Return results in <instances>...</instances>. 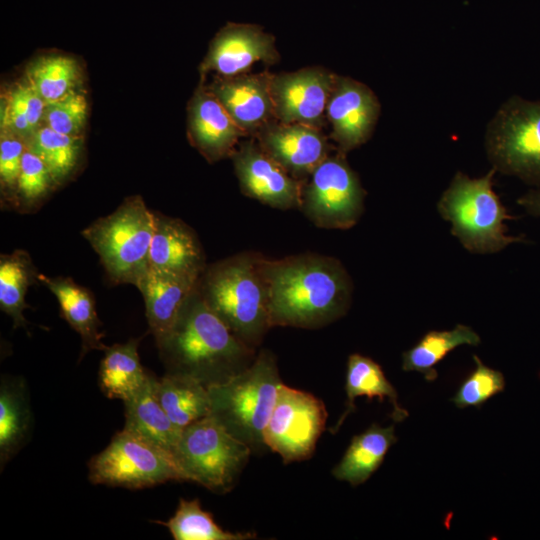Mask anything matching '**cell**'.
Segmentation results:
<instances>
[{
    "instance_id": "1",
    "label": "cell",
    "mask_w": 540,
    "mask_h": 540,
    "mask_svg": "<svg viewBox=\"0 0 540 540\" xmlns=\"http://www.w3.org/2000/svg\"><path fill=\"white\" fill-rule=\"evenodd\" d=\"M270 327L317 329L343 317L353 284L336 258L315 253L261 260Z\"/></svg>"
},
{
    "instance_id": "5",
    "label": "cell",
    "mask_w": 540,
    "mask_h": 540,
    "mask_svg": "<svg viewBox=\"0 0 540 540\" xmlns=\"http://www.w3.org/2000/svg\"><path fill=\"white\" fill-rule=\"evenodd\" d=\"M492 168L480 178L457 172L438 201L439 214L452 225L451 233L470 252L496 253L520 237L506 234L505 220L512 219L493 190Z\"/></svg>"
},
{
    "instance_id": "20",
    "label": "cell",
    "mask_w": 540,
    "mask_h": 540,
    "mask_svg": "<svg viewBox=\"0 0 540 540\" xmlns=\"http://www.w3.org/2000/svg\"><path fill=\"white\" fill-rule=\"evenodd\" d=\"M199 279L149 267L137 284L150 332L160 341L176 322Z\"/></svg>"
},
{
    "instance_id": "9",
    "label": "cell",
    "mask_w": 540,
    "mask_h": 540,
    "mask_svg": "<svg viewBox=\"0 0 540 540\" xmlns=\"http://www.w3.org/2000/svg\"><path fill=\"white\" fill-rule=\"evenodd\" d=\"M486 147L496 171L540 186V101L505 102L488 126Z\"/></svg>"
},
{
    "instance_id": "28",
    "label": "cell",
    "mask_w": 540,
    "mask_h": 540,
    "mask_svg": "<svg viewBox=\"0 0 540 540\" xmlns=\"http://www.w3.org/2000/svg\"><path fill=\"white\" fill-rule=\"evenodd\" d=\"M479 335L469 326L458 324L451 330L427 332L412 348L402 354L404 371L420 372L427 381L437 376L436 365L460 345L478 346Z\"/></svg>"
},
{
    "instance_id": "37",
    "label": "cell",
    "mask_w": 540,
    "mask_h": 540,
    "mask_svg": "<svg viewBox=\"0 0 540 540\" xmlns=\"http://www.w3.org/2000/svg\"><path fill=\"white\" fill-rule=\"evenodd\" d=\"M26 141L15 133L1 130L0 134V184L4 198L12 204L21 170Z\"/></svg>"
},
{
    "instance_id": "3",
    "label": "cell",
    "mask_w": 540,
    "mask_h": 540,
    "mask_svg": "<svg viewBox=\"0 0 540 540\" xmlns=\"http://www.w3.org/2000/svg\"><path fill=\"white\" fill-rule=\"evenodd\" d=\"M262 257L255 252L235 254L206 266L197 283L206 304L239 340L254 349L271 328Z\"/></svg>"
},
{
    "instance_id": "34",
    "label": "cell",
    "mask_w": 540,
    "mask_h": 540,
    "mask_svg": "<svg viewBox=\"0 0 540 540\" xmlns=\"http://www.w3.org/2000/svg\"><path fill=\"white\" fill-rule=\"evenodd\" d=\"M56 186L47 166L26 148L12 206L22 213L36 209Z\"/></svg>"
},
{
    "instance_id": "35",
    "label": "cell",
    "mask_w": 540,
    "mask_h": 540,
    "mask_svg": "<svg viewBox=\"0 0 540 540\" xmlns=\"http://www.w3.org/2000/svg\"><path fill=\"white\" fill-rule=\"evenodd\" d=\"M474 370L462 381L451 401L460 409L467 407L481 408L494 395L505 388L504 375L483 364L479 357L473 355Z\"/></svg>"
},
{
    "instance_id": "30",
    "label": "cell",
    "mask_w": 540,
    "mask_h": 540,
    "mask_svg": "<svg viewBox=\"0 0 540 540\" xmlns=\"http://www.w3.org/2000/svg\"><path fill=\"white\" fill-rule=\"evenodd\" d=\"M46 102L27 81L12 84L1 96V130L25 141L43 124Z\"/></svg>"
},
{
    "instance_id": "16",
    "label": "cell",
    "mask_w": 540,
    "mask_h": 540,
    "mask_svg": "<svg viewBox=\"0 0 540 540\" xmlns=\"http://www.w3.org/2000/svg\"><path fill=\"white\" fill-rule=\"evenodd\" d=\"M255 138L260 147L291 176L303 181L328 157L330 146L321 128L272 121Z\"/></svg>"
},
{
    "instance_id": "14",
    "label": "cell",
    "mask_w": 540,
    "mask_h": 540,
    "mask_svg": "<svg viewBox=\"0 0 540 540\" xmlns=\"http://www.w3.org/2000/svg\"><path fill=\"white\" fill-rule=\"evenodd\" d=\"M379 113V101L368 86L349 77L335 76L326 116L338 151L346 154L364 144L372 135Z\"/></svg>"
},
{
    "instance_id": "4",
    "label": "cell",
    "mask_w": 540,
    "mask_h": 540,
    "mask_svg": "<svg viewBox=\"0 0 540 540\" xmlns=\"http://www.w3.org/2000/svg\"><path fill=\"white\" fill-rule=\"evenodd\" d=\"M281 384L275 356L262 349L243 371L208 387L210 416L253 452L264 450V430Z\"/></svg>"
},
{
    "instance_id": "10",
    "label": "cell",
    "mask_w": 540,
    "mask_h": 540,
    "mask_svg": "<svg viewBox=\"0 0 540 540\" xmlns=\"http://www.w3.org/2000/svg\"><path fill=\"white\" fill-rule=\"evenodd\" d=\"M364 198L358 175L338 151L329 154L304 183L299 209L319 228L345 230L360 219Z\"/></svg>"
},
{
    "instance_id": "21",
    "label": "cell",
    "mask_w": 540,
    "mask_h": 540,
    "mask_svg": "<svg viewBox=\"0 0 540 540\" xmlns=\"http://www.w3.org/2000/svg\"><path fill=\"white\" fill-rule=\"evenodd\" d=\"M38 281L46 286L56 297L62 318L81 338V357L91 350L104 351V334L98 318L95 300L85 287L70 277H50L38 274Z\"/></svg>"
},
{
    "instance_id": "29",
    "label": "cell",
    "mask_w": 540,
    "mask_h": 540,
    "mask_svg": "<svg viewBox=\"0 0 540 540\" xmlns=\"http://www.w3.org/2000/svg\"><path fill=\"white\" fill-rule=\"evenodd\" d=\"M38 280V274L29 254L15 250L0 257V308L13 321V327H26L24 310L27 290Z\"/></svg>"
},
{
    "instance_id": "31",
    "label": "cell",
    "mask_w": 540,
    "mask_h": 540,
    "mask_svg": "<svg viewBox=\"0 0 540 540\" xmlns=\"http://www.w3.org/2000/svg\"><path fill=\"white\" fill-rule=\"evenodd\" d=\"M169 530L175 540H248L252 532H230L220 527L211 513L202 509L198 499L179 500L178 507L167 521H155Z\"/></svg>"
},
{
    "instance_id": "27",
    "label": "cell",
    "mask_w": 540,
    "mask_h": 540,
    "mask_svg": "<svg viewBox=\"0 0 540 540\" xmlns=\"http://www.w3.org/2000/svg\"><path fill=\"white\" fill-rule=\"evenodd\" d=\"M139 338L107 346L99 367V386L110 399L125 401L148 380L138 353Z\"/></svg>"
},
{
    "instance_id": "23",
    "label": "cell",
    "mask_w": 540,
    "mask_h": 540,
    "mask_svg": "<svg viewBox=\"0 0 540 540\" xmlns=\"http://www.w3.org/2000/svg\"><path fill=\"white\" fill-rule=\"evenodd\" d=\"M345 391L346 409L335 426L329 429L332 434L338 432L347 416L355 411L354 401L360 396H366L369 400L376 397L379 402L388 399L392 405L390 417L395 423L402 422L409 415L399 404L397 391L386 378L381 366L367 356L354 353L348 357Z\"/></svg>"
},
{
    "instance_id": "26",
    "label": "cell",
    "mask_w": 540,
    "mask_h": 540,
    "mask_svg": "<svg viewBox=\"0 0 540 540\" xmlns=\"http://www.w3.org/2000/svg\"><path fill=\"white\" fill-rule=\"evenodd\" d=\"M155 393L171 421L180 430L211 413L208 388L194 378L166 373L155 379Z\"/></svg>"
},
{
    "instance_id": "2",
    "label": "cell",
    "mask_w": 540,
    "mask_h": 540,
    "mask_svg": "<svg viewBox=\"0 0 540 540\" xmlns=\"http://www.w3.org/2000/svg\"><path fill=\"white\" fill-rule=\"evenodd\" d=\"M156 344L166 373L194 378L207 388L243 371L257 355L206 304L197 287Z\"/></svg>"
},
{
    "instance_id": "19",
    "label": "cell",
    "mask_w": 540,
    "mask_h": 540,
    "mask_svg": "<svg viewBox=\"0 0 540 540\" xmlns=\"http://www.w3.org/2000/svg\"><path fill=\"white\" fill-rule=\"evenodd\" d=\"M149 267L199 279L206 263L195 231L180 219L155 213Z\"/></svg>"
},
{
    "instance_id": "17",
    "label": "cell",
    "mask_w": 540,
    "mask_h": 540,
    "mask_svg": "<svg viewBox=\"0 0 540 540\" xmlns=\"http://www.w3.org/2000/svg\"><path fill=\"white\" fill-rule=\"evenodd\" d=\"M187 112L189 142L210 163L232 157L238 140L246 136L203 82L191 97Z\"/></svg>"
},
{
    "instance_id": "24",
    "label": "cell",
    "mask_w": 540,
    "mask_h": 540,
    "mask_svg": "<svg viewBox=\"0 0 540 540\" xmlns=\"http://www.w3.org/2000/svg\"><path fill=\"white\" fill-rule=\"evenodd\" d=\"M396 442L394 424L382 427L373 423L352 438L342 459L332 469V475L352 486L366 482L381 466L388 450Z\"/></svg>"
},
{
    "instance_id": "22",
    "label": "cell",
    "mask_w": 540,
    "mask_h": 540,
    "mask_svg": "<svg viewBox=\"0 0 540 540\" xmlns=\"http://www.w3.org/2000/svg\"><path fill=\"white\" fill-rule=\"evenodd\" d=\"M155 379L151 375L130 398L123 401L125 423L123 429L132 432L174 454L182 430L174 425L155 393Z\"/></svg>"
},
{
    "instance_id": "15",
    "label": "cell",
    "mask_w": 540,
    "mask_h": 540,
    "mask_svg": "<svg viewBox=\"0 0 540 540\" xmlns=\"http://www.w3.org/2000/svg\"><path fill=\"white\" fill-rule=\"evenodd\" d=\"M279 59L271 34L256 25L228 23L212 39L200 72L202 78L209 72L230 77L245 74L256 62L272 65Z\"/></svg>"
},
{
    "instance_id": "38",
    "label": "cell",
    "mask_w": 540,
    "mask_h": 540,
    "mask_svg": "<svg viewBox=\"0 0 540 540\" xmlns=\"http://www.w3.org/2000/svg\"><path fill=\"white\" fill-rule=\"evenodd\" d=\"M517 202L528 214L540 217V188L530 190L521 196Z\"/></svg>"
},
{
    "instance_id": "13",
    "label": "cell",
    "mask_w": 540,
    "mask_h": 540,
    "mask_svg": "<svg viewBox=\"0 0 540 540\" xmlns=\"http://www.w3.org/2000/svg\"><path fill=\"white\" fill-rule=\"evenodd\" d=\"M231 158L244 195L276 209L300 208L304 181L291 176L258 142L242 143Z\"/></svg>"
},
{
    "instance_id": "8",
    "label": "cell",
    "mask_w": 540,
    "mask_h": 540,
    "mask_svg": "<svg viewBox=\"0 0 540 540\" xmlns=\"http://www.w3.org/2000/svg\"><path fill=\"white\" fill-rule=\"evenodd\" d=\"M91 483L141 489L168 481H186L174 454L122 429L88 463Z\"/></svg>"
},
{
    "instance_id": "12",
    "label": "cell",
    "mask_w": 540,
    "mask_h": 540,
    "mask_svg": "<svg viewBox=\"0 0 540 540\" xmlns=\"http://www.w3.org/2000/svg\"><path fill=\"white\" fill-rule=\"evenodd\" d=\"M336 74L322 67L272 74L275 119L321 128Z\"/></svg>"
},
{
    "instance_id": "33",
    "label": "cell",
    "mask_w": 540,
    "mask_h": 540,
    "mask_svg": "<svg viewBox=\"0 0 540 540\" xmlns=\"http://www.w3.org/2000/svg\"><path fill=\"white\" fill-rule=\"evenodd\" d=\"M26 80L49 103L77 90L80 68L75 59L68 56H43L29 65Z\"/></svg>"
},
{
    "instance_id": "25",
    "label": "cell",
    "mask_w": 540,
    "mask_h": 540,
    "mask_svg": "<svg viewBox=\"0 0 540 540\" xmlns=\"http://www.w3.org/2000/svg\"><path fill=\"white\" fill-rule=\"evenodd\" d=\"M32 413L27 386L21 378L2 377L0 383V465L3 467L28 442Z\"/></svg>"
},
{
    "instance_id": "7",
    "label": "cell",
    "mask_w": 540,
    "mask_h": 540,
    "mask_svg": "<svg viewBox=\"0 0 540 540\" xmlns=\"http://www.w3.org/2000/svg\"><path fill=\"white\" fill-rule=\"evenodd\" d=\"M252 453L209 415L182 430L174 457L186 481L225 494L236 485Z\"/></svg>"
},
{
    "instance_id": "32",
    "label": "cell",
    "mask_w": 540,
    "mask_h": 540,
    "mask_svg": "<svg viewBox=\"0 0 540 540\" xmlns=\"http://www.w3.org/2000/svg\"><path fill=\"white\" fill-rule=\"evenodd\" d=\"M82 137L59 133L42 124L26 141V148L47 166L56 185L75 170L81 153Z\"/></svg>"
},
{
    "instance_id": "11",
    "label": "cell",
    "mask_w": 540,
    "mask_h": 540,
    "mask_svg": "<svg viewBox=\"0 0 540 540\" xmlns=\"http://www.w3.org/2000/svg\"><path fill=\"white\" fill-rule=\"evenodd\" d=\"M327 416L321 399L282 383L264 430L266 447L285 464L309 459L325 430Z\"/></svg>"
},
{
    "instance_id": "36",
    "label": "cell",
    "mask_w": 540,
    "mask_h": 540,
    "mask_svg": "<svg viewBox=\"0 0 540 540\" xmlns=\"http://www.w3.org/2000/svg\"><path fill=\"white\" fill-rule=\"evenodd\" d=\"M87 100L79 91L46 103L43 124L51 129L73 137H82L87 119Z\"/></svg>"
},
{
    "instance_id": "18",
    "label": "cell",
    "mask_w": 540,
    "mask_h": 540,
    "mask_svg": "<svg viewBox=\"0 0 540 540\" xmlns=\"http://www.w3.org/2000/svg\"><path fill=\"white\" fill-rule=\"evenodd\" d=\"M272 73L215 76L208 88L245 135L275 121L271 96Z\"/></svg>"
},
{
    "instance_id": "6",
    "label": "cell",
    "mask_w": 540,
    "mask_h": 540,
    "mask_svg": "<svg viewBox=\"0 0 540 540\" xmlns=\"http://www.w3.org/2000/svg\"><path fill=\"white\" fill-rule=\"evenodd\" d=\"M155 212L141 196L126 198L109 215L82 230L98 254L108 278L115 284L137 286L149 268Z\"/></svg>"
}]
</instances>
